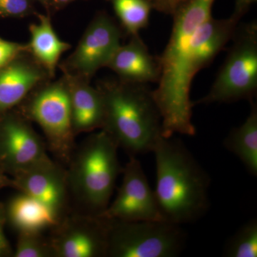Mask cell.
Returning <instances> with one entry per match:
<instances>
[{"mask_svg":"<svg viewBox=\"0 0 257 257\" xmlns=\"http://www.w3.org/2000/svg\"><path fill=\"white\" fill-rule=\"evenodd\" d=\"M239 20L230 16L226 19H214L211 16L201 24L193 35L187 69L189 78L206 68L215 59L234 35Z\"/></svg>","mask_w":257,"mask_h":257,"instance_id":"obj_13","label":"cell"},{"mask_svg":"<svg viewBox=\"0 0 257 257\" xmlns=\"http://www.w3.org/2000/svg\"><path fill=\"white\" fill-rule=\"evenodd\" d=\"M121 173L117 195L99 216L109 220L163 221L155 191L136 157L130 156Z\"/></svg>","mask_w":257,"mask_h":257,"instance_id":"obj_7","label":"cell"},{"mask_svg":"<svg viewBox=\"0 0 257 257\" xmlns=\"http://www.w3.org/2000/svg\"><path fill=\"white\" fill-rule=\"evenodd\" d=\"M74 1V0H55L56 3L59 4H67V3H71V2Z\"/></svg>","mask_w":257,"mask_h":257,"instance_id":"obj_29","label":"cell"},{"mask_svg":"<svg viewBox=\"0 0 257 257\" xmlns=\"http://www.w3.org/2000/svg\"><path fill=\"white\" fill-rule=\"evenodd\" d=\"M30 113L52 151L62 160H70L74 133L69 90L59 84L47 88L32 101Z\"/></svg>","mask_w":257,"mask_h":257,"instance_id":"obj_9","label":"cell"},{"mask_svg":"<svg viewBox=\"0 0 257 257\" xmlns=\"http://www.w3.org/2000/svg\"><path fill=\"white\" fill-rule=\"evenodd\" d=\"M121 31L112 20L107 15H99L83 35L71 57L70 65L83 76L90 77L107 65L121 46Z\"/></svg>","mask_w":257,"mask_h":257,"instance_id":"obj_11","label":"cell"},{"mask_svg":"<svg viewBox=\"0 0 257 257\" xmlns=\"http://www.w3.org/2000/svg\"><path fill=\"white\" fill-rule=\"evenodd\" d=\"M28 0H0V15L20 16L29 10Z\"/></svg>","mask_w":257,"mask_h":257,"instance_id":"obj_23","label":"cell"},{"mask_svg":"<svg viewBox=\"0 0 257 257\" xmlns=\"http://www.w3.org/2000/svg\"><path fill=\"white\" fill-rule=\"evenodd\" d=\"M41 74L28 64L16 63L0 71V110L13 107L40 81Z\"/></svg>","mask_w":257,"mask_h":257,"instance_id":"obj_17","label":"cell"},{"mask_svg":"<svg viewBox=\"0 0 257 257\" xmlns=\"http://www.w3.org/2000/svg\"><path fill=\"white\" fill-rule=\"evenodd\" d=\"M186 239L181 225L168 221L110 220L107 256L175 257Z\"/></svg>","mask_w":257,"mask_h":257,"instance_id":"obj_6","label":"cell"},{"mask_svg":"<svg viewBox=\"0 0 257 257\" xmlns=\"http://www.w3.org/2000/svg\"><path fill=\"white\" fill-rule=\"evenodd\" d=\"M224 62L207 95L196 104L253 101L257 92V24L238 25Z\"/></svg>","mask_w":257,"mask_h":257,"instance_id":"obj_5","label":"cell"},{"mask_svg":"<svg viewBox=\"0 0 257 257\" xmlns=\"http://www.w3.org/2000/svg\"><path fill=\"white\" fill-rule=\"evenodd\" d=\"M110 220L86 214L60 221L50 238L55 257L107 256Z\"/></svg>","mask_w":257,"mask_h":257,"instance_id":"obj_8","label":"cell"},{"mask_svg":"<svg viewBox=\"0 0 257 257\" xmlns=\"http://www.w3.org/2000/svg\"><path fill=\"white\" fill-rule=\"evenodd\" d=\"M40 1H45V0H40Z\"/></svg>","mask_w":257,"mask_h":257,"instance_id":"obj_30","label":"cell"},{"mask_svg":"<svg viewBox=\"0 0 257 257\" xmlns=\"http://www.w3.org/2000/svg\"><path fill=\"white\" fill-rule=\"evenodd\" d=\"M106 66L126 82L147 84L158 82L160 77V59L151 55L139 35L121 45Z\"/></svg>","mask_w":257,"mask_h":257,"instance_id":"obj_14","label":"cell"},{"mask_svg":"<svg viewBox=\"0 0 257 257\" xmlns=\"http://www.w3.org/2000/svg\"><path fill=\"white\" fill-rule=\"evenodd\" d=\"M69 92L74 133L102 128L104 106L100 92L83 84L76 86Z\"/></svg>","mask_w":257,"mask_h":257,"instance_id":"obj_16","label":"cell"},{"mask_svg":"<svg viewBox=\"0 0 257 257\" xmlns=\"http://www.w3.org/2000/svg\"><path fill=\"white\" fill-rule=\"evenodd\" d=\"M6 216L7 220L19 233H42L53 229L61 220L46 206L20 192L10 200Z\"/></svg>","mask_w":257,"mask_h":257,"instance_id":"obj_15","label":"cell"},{"mask_svg":"<svg viewBox=\"0 0 257 257\" xmlns=\"http://www.w3.org/2000/svg\"><path fill=\"white\" fill-rule=\"evenodd\" d=\"M121 25L131 36L147 28L152 8L147 0H109Z\"/></svg>","mask_w":257,"mask_h":257,"instance_id":"obj_20","label":"cell"},{"mask_svg":"<svg viewBox=\"0 0 257 257\" xmlns=\"http://www.w3.org/2000/svg\"><path fill=\"white\" fill-rule=\"evenodd\" d=\"M6 220V209L0 204V257L13 254L9 241L5 234L4 227Z\"/></svg>","mask_w":257,"mask_h":257,"instance_id":"obj_26","label":"cell"},{"mask_svg":"<svg viewBox=\"0 0 257 257\" xmlns=\"http://www.w3.org/2000/svg\"><path fill=\"white\" fill-rule=\"evenodd\" d=\"M224 256H257L256 219L248 221L235 233L225 246Z\"/></svg>","mask_w":257,"mask_h":257,"instance_id":"obj_21","label":"cell"},{"mask_svg":"<svg viewBox=\"0 0 257 257\" xmlns=\"http://www.w3.org/2000/svg\"><path fill=\"white\" fill-rule=\"evenodd\" d=\"M15 257H55L50 239L42 233H19Z\"/></svg>","mask_w":257,"mask_h":257,"instance_id":"obj_22","label":"cell"},{"mask_svg":"<svg viewBox=\"0 0 257 257\" xmlns=\"http://www.w3.org/2000/svg\"><path fill=\"white\" fill-rule=\"evenodd\" d=\"M256 2V0H235L234 12L231 16L240 21L243 15L247 13L250 7Z\"/></svg>","mask_w":257,"mask_h":257,"instance_id":"obj_27","label":"cell"},{"mask_svg":"<svg viewBox=\"0 0 257 257\" xmlns=\"http://www.w3.org/2000/svg\"><path fill=\"white\" fill-rule=\"evenodd\" d=\"M152 9L163 14L173 15L177 9L187 0H147Z\"/></svg>","mask_w":257,"mask_h":257,"instance_id":"obj_25","label":"cell"},{"mask_svg":"<svg viewBox=\"0 0 257 257\" xmlns=\"http://www.w3.org/2000/svg\"><path fill=\"white\" fill-rule=\"evenodd\" d=\"M251 110L241 126L233 128L224 141L228 151L241 160L250 175L257 176V105L251 101Z\"/></svg>","mask_w":257,"mask_h":257,"instance_id":"obj_18","label":"cell"},{"mask_svg":"<svg viewBox=\"0 0 257 257\" xmlns=\"http://www.w3.org/2000/svg\"><path fill=\"white\" fill-rule=\"evenodd\" d=\"M13 176V187L42 203L61 219L69 193L67 171L47 156Z\"/></svg>","mask_w":257,"mask_h":257,"instance_id":"obj_10","label":"cell"},{"mask_svg":"<svg viewBox=\"0 0 257 257\" xmlns=\"http://www.w3.org/2000/svg\"><path fill=\"white\" fill-rule=\"evenodd\" d=\"M23 50L24 47L19 44L0 39V69L10 63Z\"/></svg>","mask_w":257,"mask_h":257,"instance_id":"obj_24","label":"cell"},{"mask_svg":"<svg viewBox=\"0 0 257 257\" xmlns=\"http://www.w3.org/2000/svg\"><path fill=\"white\" fill-rule=\"evenodd\" d=\"M156 160L155 193L162 220L181 225L199 220L210 206V178L179 139L161 137Z\"/></svg>","mask_w":257,"mask_h":257,"instance_id":"obj_2","label":"cell"},{"mask_svg":"<svg viewBox=\"0 0 257 257\" xmlns=\"http://www.w3.org/2000/svg\"><path fill=\"white\" fill-rule=\"evenodd\" d=\"M30 30L32 52L50 72H53L61 55L68 50L69 45L59 39L47 17L40 16V23L31 25Z\"/></svg>","mask_w":257,"mask_h":257,"instance_id":"obj_19","label":"cell"},{"mask_svg":"<svg viewBox=\"0 0 257 257\" xmlns=\"http://www.w3.org/2000/svg\"><path fill=\"white\" fill-rule=\"evenodd\" d=\"M104 130L130 156L153 152L162 136L160 109L147 84L106 83L100 90Z\"/></svg>","mask_w":257,"mask_h":257,"instance_id":"obj_3","label":"cell"},{"mask_svg":"<svg viewBox=\"0 0 257 257\" xmlns=\"http://www.w3.org/2000/svg\"><path fill=\"white\" fill-rule=\"evenodd\" d=\"M9 186H13V179L6 177L3 173V170L0 168V188Z\"/></svg>","mask_w":257,"mask_h":257,"instance_id":"obj_28","label":"cell"},{"mask_svg":"<svg viewBox=\"0 0 257 257\" xmlns=\"http://www.w3.org/2000/svg\"><path fill=\"white\" fill-rule=\"evenodd\" d=\"M47 156L43 142L20 120L5 121L0 130V168L13 175Z\"/></svg>","mask_w":257,"mask_h":257,"instance_id":"obj_12","label":"cell"},{"mask_svg":"<svg viewBox=\"0 0 257 257\" xmlns=\"http://www.w3.org/2000/svg\"><path fill=\"white\" fill-rule=\"evenodd\" d=\"M215 0H187L172 15L173 26L170 40L160 59L161 74L158 87L152 91L162 116V136L175 134L194 136L190 99L191 80L187 60L194 32L211 16Z\"/></svg>","mask_w":257,"mask_h":257,"instance_id":"obj_1","label":"cell"},{"mask_svg":"<svg viewBox=\"0 0 257 257\" xmlns=\"http://www.w3.org/2000/svg\"><path fill=\"white\" fill-rule=\"evenodd\" d=\"M118 148L102 130L89 136L69 160V193L87 214L100 215L109 204L116 179L123 170Z\"/></svg>","mask_w":257,"mask_h":257,"instance_id":"obj_4","label":"cell"}]
</instances>
